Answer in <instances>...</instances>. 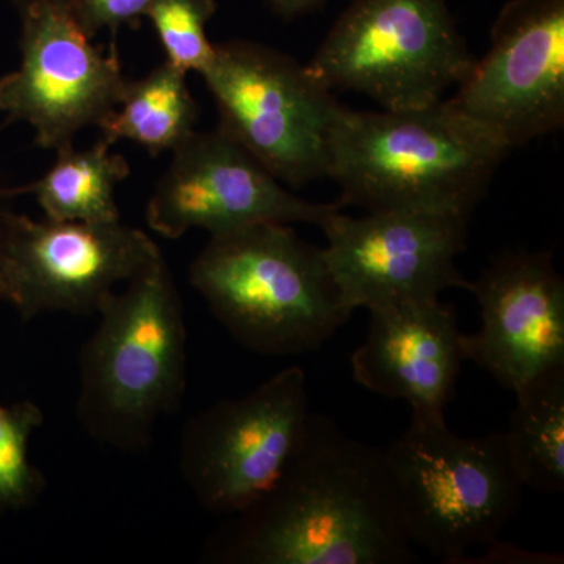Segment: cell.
Listing matches in <instances>:
<instances>
[{
    "label": "cell",
    "mask_w": 564,
    "mask_h": 564,
    "mask_svg": "<svg viewBox=\"0 0 564 564\" xmlns=\"http://www.w3.org/2000/svg\"><path fill=\"white\" fill-rule=\"evenodd\" d=\"M187 74L162 63L139 80H128L120 110L107 115L98 128L102 140H129L158 158L174 151L195 132L198 106L185 80Z\"/></svg>",
    "instance_id": "17"
},
{
    "label": "cell",
    "mask_w": 564,
    "mask_h": 564,
    "mask_svg": "<svg viewBox=\"0 0 564 564\" xmlns=\"http://www.w3.org/2000/svg\"><path fill=\"white\" fill-rule=\"evenodd\" d=\"M39 404H0V511L21 510L35 502L46 480L29 458V441L43 425Z\"/></svg>",
    "instance_id": "19"
},
{
    "label": "cell",
    "mask_w": 564,
    "mask_h": 564,
    "mask_svg": "<svg viewBox=\"0 0 564 564\" xmlns=\"http://www.w3.org/2000/svg\"><path fill=\"white\" fill-rule=\"evenodd\" d=\"M191 284L234 339L261 355L318 350L352 314L322 248L282 223L210 236L192 263Z\"/></svg>",
    "instance_id": "4"
},
{
    "label": "cell",
    "mask_w": 564,
    "mask_h": 564,
    "mask_svg": "<svg viewBox=\"0 0 564 564\" xmlns=\"http://www.w3.org/2000/svg\"><path fill=\"white\" fill-rule=\"evenodd\" d=\"M369 332L351 355L356 383L403 400L413 415L445 417L467 361L466 334L454 306L411 300L369 310Z\"/></svg>",
    "instance_id": "15"
},
{
    "label": "cell",
    "mask_w": 564,
    "mask_h": 564,
    "mask_svg": "<svg viewBox=\"0 0 564 564\" xmlns=\"http://www.w3.org/2000/svg\"><path fill=\"white\" fill-rule=\"evenodd\" d=\"M7 198L6 191H0V300L9 302V278H7V247H9V234L13 212L3 204Z\"/></svg>",
    "instance_id": "22"
},
{
    "label": "cell",
    "mask_w": 564,
    "mask_h": 564,
    "mask_svg": "<svg viewBox=\"0 0 564 564\" xmlns=\"http://www.w3.org/2000/svg\"><path fill=\"white\" fill-rule=\"evenodd\" d=\"M384 459L411 543L441 562L499 543L521 511L525 488L503 432L463 437L445 417L413 415Z\"/></svg>",
    "instance_id": "5"
},
{
    "label": "cell",
    "mask_w": 564,
    "mask_h": 564,
    "mask_svg": "<svg viewBox=\"0 0 564 564\" xmlns=\"http://www.w3.org/2000/svg\"><path fill=\"white\" fill-rule=\"evenodd\" d=\"M311 399L300 366L288 367L239 399L195 415L181 441L180 469L207 511L234 516L269 491L299 451Z\"/></svg>",
    "instance_id": "8"
},
{
    "label": "cell",
    "mask_w": 564,
    "mask_h": 564,
    "mask_svg": "<svg viewBox=\"0 0 564 564\" xmlns=\"http://www.w3.org/2000/svg\"><path fill=\"white\" fill-rule=\"evenodd\" d=\"M215 0H151L147 18L158 33L166 63L182 73L202 74L214 61L215 44L207 36Z\"/></svg>",
    "instance_id": "20"
},
{
    "label": "cell",
    "mask_w": 564,
    "mask_h": 564,
    "mask_svg": "<svg viewBox=\"0 0 564 564\" xmlns=\"http://www.w3.org/2000/svg\"><path fill=\"white\" fill-rule=\"evenodd\" d=\"M508 150L448 101L417 110L340 109L326 177L340 207L469 220Z\"/></svg>",
    "instance_id": "2"
},
{
    "label": "cell",
    "mask_w": 564,
    "mask_h": 564,
    "mask_svg": "<svg viewBox=\"0 0 564 564\" xmlns=\"http://www.w3.org/2000/svg\"><path fill=\"white\" fill-rule=\"evenodd\" d=\"M516 406L505 433L525 489L564 492V369L514 392Z\"/></svg>",
    "instance_id": "18"
},
{
    "label": "cell",
    "mask_w": 564,
    "mask_h": 564,
    "mask_svg": "<svg viewBox=\"0 0 564 564\" xmlns=\"http://www.w3.org/2000/svg\"><path fill=\"white\" fill-rule=\"evenodd\" d=\"M21 14L20 68L0 79V110L35 129L55 152L117 109L124 93L120 55L93 46L73 0H14Z\"/></svg>",
    "instance_id": "9"
},
{
    "label": "cell",
    "mask_w": 564,
    "mask_h": 564,
    "mask_svg": "<svg viewBox=\"0 0 564 564\" xmlns=\"http://www.w3.org/2000/svg\"><path fill=\"white\" fill-rule=\"evenodd\" d=\"M265 2L276 17L293 20L318 9L325 0H265Z\"/></svg>",
    "instance_id": "23"
},
{
    "label": "cell",
    "mask_w": 564,
    "mask_h": 564,
    "mask_svg": "<svg viewBox=\"0 0 564 564\" xmlns=\"http://www.w3.org/2000/svg\"><path fill=\"white\" fill-rule=\"evenodd\" d=\"M337 203H313L288 191L220 126L193 132L173 151V161L155 185L147 207L152 231L180 239L191 229L210 236L259 223L323 221Z\"/></svg>",
    "instance_id": "12"
},
{
    "label": "cell",
    "mask_w": 564,
    "mask_h": 564,
    "mask_svg": "<svg viewBox=\"0 0 564 564\" xmlns=\"http://www.w3.org/2000/svg\"><path fill=\"white\" fill-rule=\"evenodd\" d=\"M101 321L80 352L77 417L98 443L126 452L150 444L187 386V332L163 256L99 303Z\"/></svg>",
    "instance_id": "3"
},
{
    "label": "cell",
    "mask_w": 564,
    "mask_h": 564,
    "mask_svg": "<svg viewBox=\"0 0 564 564\" xmlns=\"http://www.w3.org/2000/svg\"><path fill=\"white\" fill-rule=\"evenodd\" d=\"M466 218L380 210L364 217L333 212L321 228L328 272L348 311L440 299L469 289L456 259L467 248Z\"/></svg>",
    "instance_id": "10"
},
{
    "label": "cell",
    "mask_w": 564,
    "mask_h": 564,
    "mask_svg": "<svg viewBox=\"0 0 564 564\" xmlns=\"http://www.w3.org/2000/svg\"><path fill=\"white\" fill-rule=\"evenodd\" d=\"M447 99L508 150L564 124V0H510Z\"/></svg>",
    "instance_id": "11"
},
{
    "label": "cell",
    "mask_w": 564,
    "mask_h": 564,
    "mask_svg": "<svg viewBox=\"0 0 564 564\" xmlns=\"http://www.w3.org/2000/svg\"><path fill=\"white\" fill-rule=\"evenodd\" d=\"M111 144L99 140L88 150L74 147L57 151L50 172L7 196L31 193L47 220L82 223H118L120 210L115 202V187L131 173L129 163L110 151Z\"/></svg>",
    "instance_id": "16"
},
{
    "label": "cell",
    "mask_w": 564,
    "mask_h": 564,
    "mask_svg": "<svg viewBox=\"0 0 564 564\" xmlns=\"http://www.w3.org/2000/svg\"><path fill=\"white\" fill-rule=\"evenodd\" d=\"M220 122L288 187L326 177L329 140L343 104L295 58L252 41L215 44L202 73Z\"/></svg>",
    "instance_id": "7"
},
{
    "label": "cell",
    "mask_w": 564,
    "mask_h": 564,
    "mask_svg": "<svg viewBox=\"0 0 564 564\" xmlns=\"http://www.w3.org/2000/svg\"><path fill=\"white\" fill-rule=\"evenodd\" d=\"M467 291L481 317L466 334L467 361L513 392L564 369V280L551 252H503Z\"/></svg>",
    "instance_id": "14"
},
{
    "label": "cell",
    "mask_w": 564,
    "mask_h": 564,
    "mask_svg": "<svg viewBox=\"0 0 564 564\" xmlns=\"http://www.w3.org/2000/svg\"><path fill=\"white\" fill-rule=\"evenodd\" d=\"M474 62L445 0H352L307 68L333 91L417 110L444 101Z\"/></svg>",
    "instance_id": "6"
},
{
    "label": "cell",
    "mask_w": 564,
    "mask_h": 564,
    "mask_svg": "<svg viewBox=\"0 0 564 564\" xmlns=\"http://www.w3.org/2000/svg\"><path fill=\"white\" fill-rule=\"evenodd\" d=\"M161 256L148 234L121 221H35L13 214L9 303L24 321L41 313H96L117 282L131 281Z\"/></svg>",
    "instance_id": "13"
},
{
    "label": "cell",
    "mask_w": 564,
    "mask_h": 564,
    "mask_svg": "<svg viewBox=\"0 0 564 564\" xmlns=\"http://www.w3.org/2000/svg\"><path fill=\"white\" fill-rule=\"evenodd\" d=\"M228 564H408L417 560L384 451L311 414L276 484L210 538Z\"/></svg>",
    "instance_id": "1"
},
{
    "label": "cell",
    "mask_w": 564,
    "mask_h": 564,
    "mask_svg": "<svg viewBox=\"0 0 564 564\" xmlns=\"http://www.w3.org/2000/svg\"><path fill=\"white\" fill-rule=\"evenodd\" d=\"M77 18L88 35L95 36L102 29L111 33L122 25L137 28L147 18L151 0H73Z\"/></svg>",
    "instance_id": "21"
}]
</instances>
